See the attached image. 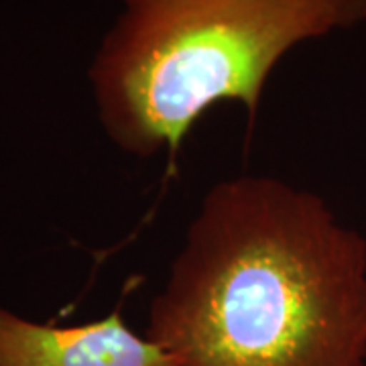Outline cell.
Returning <instances> with one entry per match:
<instances>
[{"label": "cell", "instance_id": "cell-1", "mask_svg": "<svg viewBox=\"0 0 366 366\" xmlns=\"http://www.w3.org/2000/svg\"><path fill=\"white\" fill-rule=\"evenodd\" d=\"M144 336L179 366H366V238L279 177L214 183Z\"/></svg>", "mask_w": 366, "mask_h": 366}, {"label": "cell", "instance_id": "cell-2", "mask_svg": "<svg viewBox=\"0 0 366 366\" xmlns=\"http://www.w3.org/2000/svg\"><path fill=\"white\" fill-rule=\"evenodd\" d=\"M366 21V0H122L88 78L108 139L171 159L218 102L257 118L274 66L303 41Z\"/></svg>", "mask_w": 366, "mask_h": 366}, {"label": "cell", "instance_id": "cell-3", "mask_svg": "<svg viewBox=\"0 0 366 366\" xmlns=\"http://www.w3.org/2000/svg\"><path fill=\"white\" fill-rule=\"evenodd\" d=\"M0 366H179L165 348L132 332L122 314L79 326L26 320L0 305Z\"/></svg>", "mask_w": 366, "mask_h": 366}]
</instances>
